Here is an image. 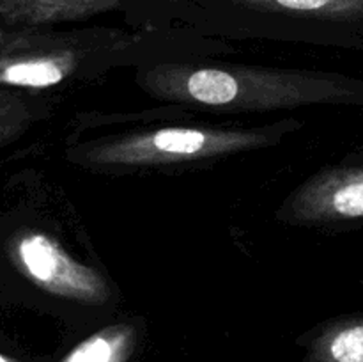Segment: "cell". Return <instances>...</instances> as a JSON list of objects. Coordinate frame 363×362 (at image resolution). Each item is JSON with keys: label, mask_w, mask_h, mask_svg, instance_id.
I'll return each mask as SVG.
<instances>
[{"label": "cell", "mask_w": 363, "mask_h": 362, "mask_svg": "<svg viewBox=\"0 0 363 362\" xmlns=\"http://www.w3.org/2000/svg\"><path fill=\"white\" fill-rule=\"evenodd\" d=\"M279 219L291 226H363V151L307 177L282 202Z\"/></svg>", "instance_id": "cell-4"}, {"label": "cell", "mask_w": 363, "mask_h": 362, "mask_svg": "<svg viewBox=\"0 0 363 362\" xmlns=\"http://www.w3.org/2000/svg\"><path fill=\"white\" fill-rule=\"evenodd\" d=\"M32 121L27 103L14 92L0 89V144L14 141L23 133Z\"/></svg>", "instance_id": "cell-10"}, {"label": "cell", "mask_w": 363, "mask_h": 362, "mask_svg": "<svg viewBox=\"0 0 363 362\" xmlns=\"http://www.w3.org/2000/svg\"><path fill=\"white\" fill-rule=\"evenodd\" d=\"M248 9L312 18L363 32V0H234Z\"/></svg>", "instance_id": "cell-8"}, {"label": "cell", "mask_w": 363, "mask_h": 362, "mask_svg": "<svg viewBox=\"0 0 363 362\" xmlns=\"http://www.w3.org/2000/svg\"><path fill=\"white\" fill-rule=\"evenodd\" d=\"M137 84L160 102L225 112H272L311 105L363 109V78L332 71L158 62L142 70Z\"/></svg>", "instance_id": "cell-1"}, {"label": "cell", "mask_w": 363, "mask_h": 362, "mask_svg": "<svg viewBox=\"0 0 363 362\" xmlns=\"http://www.w3.org/2000/svg\"><path fill=\"white\" fill-rule=\"evenodd\" d=\"M119 6V0H0V14L28 25L85 20Z\"/></svg>", "instance_id": "cell-7"}, {"label": "cell", "mask_w": 363, "mask_h": 362, "mask_svg": "<svg viewBox=\"0 0 363 362\" xmlns=\"http://www.w3.org/2000/svg\"><path fill=\"white\" fill-rule=\"evenodd\" d=\"M4 45H6V43H2V41H0V48H2V46H4Z\"/></svg>", "instance_id": "cell-12"}, {"label": "cell", "mask_w": 363, "mask_h": 362, "mask_svg": "<svg viewBox=\"0 0 363 362\" xmlns=\"http://www.w3.org/2000/svg\"><path fill=\"white\" fill-rule=\"evenodd\" d=\"M135 346L137 329L130 323H116L85 337L60 362H128Z\"/></svg>", "instance_id": "cell-9"}, {"label": "cell", "mask_w": 363, "mask_h": 362, "mask_svg": "<svg viewBox=\"0 0 363 362\" xmlns=\"http://www.w3.org/2000/svg\"><path fill=\"white\" fill-rule=\"evenodd\" d=\"M9 256L28 283L53 297L87 305H103L112 298V290L98 270L74 259L43 231L23 229L14 234Z\"/></svg>", "instance_id": "cell-3"}, {"label": "cell", "mask_w": 363, "mask_h": 362, "mask_svg": "<svg viewBox=\"0 0 363 362\" xmlns=\"http://www.w3.org/2000/svg\"><path fill=\"white\" fill-rule=\"evenodd\" d=\"M80 66L74 50L66 46L4 45L0 48V87L48 89L62 84Z\"/></svg>", "instance_id": "cell-5"}, {"label": "cell", "mask_w": 363, "mask_h": 362, "mask_svg": "<svg viewBox=\"0 0 363 362\" xmlns=\"http://www.w3.org/2000/svg\"><path fill=\"white\" fill-rule=\"evenodd\" d=\"M0 362H20L18 358L11 357V355H6V353H0Z\"/></svg>", "instance_id": "cell-11"}, {"label": "cell", "mask_w": 363, "mask_h": 362, "mask_svg": "<svg viewBox=\"0 0 363 362\" xmlns=\"http://www.w3.org/2000/svg\"><path fill=\"white\" fill-rule=\"evenodd\" d=\"M280 137L282 126H163L106 137L73 149L69 158L92 169H145L254 151Z\"/></svg>", "instance_id": "cell-2"}, {"label": "cell", "mask_w": 363, "mask_h": 362, "mask_svg": "<svg viewBox=\"0 0 363 362\" xmlns=\"http://www.w3.org/2000/svg\"><path fill=\"white\" fill-rule=\"evenodd\" d=\"M305 362H363V312L323 323L308 341Z\"/></svg>", "instance_id": "cell-6"}]
</instances>
